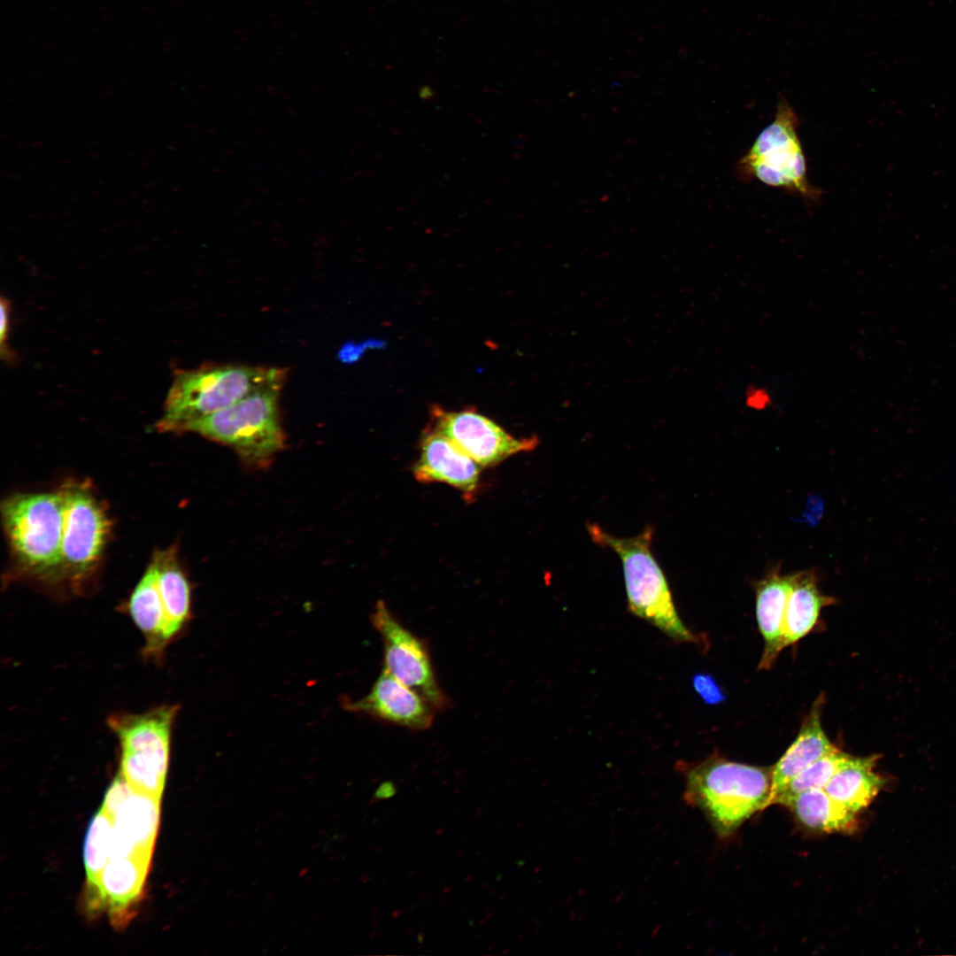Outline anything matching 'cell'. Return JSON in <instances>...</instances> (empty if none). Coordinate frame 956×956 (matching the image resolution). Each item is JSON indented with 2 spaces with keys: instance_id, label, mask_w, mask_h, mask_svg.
Here are the masks:
<instances>
[{
  "instance_id": "7402d4cb",
  "label": "cell",
  "mask_w": 956,
  "mask_h": 956,
  "mask_svg": "<svg viewBox=\"0 0 956 956\" xmlns=\"http://www.w3.org/2000/svg\"><path fill=\"white\" fill-rule=\"evenodd\" d=\"M112 830V818L100 809L91 820L86 833L83 858L89 910L96 899L102 872L110 860Z\"/></svg>"
},
{
  "instance_id": "484cf974",
  "label": "cell",
  "mask_w": 956,
  "mask_h": 956,
  "mask_svg": "<svg viewBox=\"0 0 956 956\" xmlns=\"http://www.w3.org/2000/svg\"><path fill=\"white\" fill-rule=\"evenodd\" d=\"M10 322V304L4 297H1V329H0V340H1V357L2 358L9 361L13 358L12 352L9 350L7 345V338L9 334Z\"/></svg>"
},
{
  "instance_id": "ac0fdd59",
  "label": "cell",
  "mask_w": 956,
  "mask_h": 956,
  "mask_svg": "<svg viewBox=\"0 0 956 956\" xmlns=\"http://www.w3.org/2000/svg\"><path fill=\"white\" fill-rule=\"evenodd\" d=\"M878 755L852 757L833 775L824 790L836 802L858 813L883 788L886 780L875 772Z\"/></svg>"
},
{
  "instance_id": "8fae6325",
  "label": "cell",
  "mask_w": 956,
  "mask_h": 956,
  "mask_svg": "<svg viewBox=\"0 0 956 956\" xmlns=\"http://www.w3.org/2000/svg\"><path fill=\"white\" fill-rule=\"evenodd\" d=\"M480 467L447 436L428 427L420 437V455L412 472L418 482L448 484L472 502L479 490Z\"/></svg>"
},
{
  "instance_id": "603a6c76",
  "label": "cell",
  "mask_w": 956,
  "mask_h": 956,
  "mask_svg": "<svg viewBox=\"0 0 956 956\" xmlns=\"http://www.w3.org/2000/svg\"><path fill=\"white\" fill-rule=\"evenodd\" d=\"M851 755L836 749L810 764L790 780L775 797L772 805L783 806L798 794L813 789H824L833 775L849 759Z\"/></svg>"
},
{
  "instance_id": "30bf717a",
  "label": "cell",
  "mask_w": 956,
  "mask_h": 956,
  "mask_svg": "<svg viewBox=\"0 0 956 956\" xmlns=\"http://www.w3.org/2000/svg\"><path fill=\"white\" fill-rule=\"evenodd\" d=\"M428 427L452 441L482 467H493L539 443L537 436L517 438L474 409L446 411L433 405Z\"/></svg>"
},
{
  "instance_id": "6da1fadb",
  "label": "cell",
  "mask_w": 956,
  "mask_h": 956,
  "mask_svg": "<svg viewBox=\"0 0 956 956\" xmlns=\"http://www.w3.org/2000/svg\"><path fill=\"white\" fill-rule=\"evenodd\" d=\"M286 377L284 368L238 364H209L178 370L156 428L160 432H187L194 422Z\"/></svg>"
},
{
  "instance_id": "e0dca14e",
  "label": "cell",
  "mask_w": 956,
  "mask_h": 956,
  "mask_svg": "<svg viewBox=\"0 0 956 956\" xmlns=\"http://www.w3.org/2000/svg\"><path fill=\"white\" fill-rule=\"evenodd\" d=\"M126 609L144 637L143 655L149 659H160L170 642L158 586L157 564L153 558L134 589Z\"/></svg>"
},
{
  "instance_id": "2e32d148",
  "label": "cell",
  "mask_w": 956,
  "mask_h": 956,
  "mask_svg": "<svg viewBox=\"0 0 956 956\" xmlns=\"http://www.w3.org/2000/svg\"><path fill=\"white\" fill-rule=\"evenodd\" d=\"M824 694L814 700L791 745L772 767V784L767 807L777 793L813 762L837 749L828 738L821 725Z\"/></svg>"
},
{
  "instance_id": "d4e9b609",
  "label": "cell",
  "mask_w": 956,
  "mask_h": 956,
  "mask_svg": "<svg viewBox=\"0 0 956 956\" xmlns=\"http://www.w3.org/2000/svg\"><path fill=\"white\" fill-rule=\"evenodd\" d=\"M692 682L696 691L706 703L715 704L721 700L720 688L709 675L698 674L694 675Z\"/></svg>"
},
{
  "instance_id": "9a60e30c",
  "label": "cell",
  "mask_w": 956,
  "mask_h": 956,
  "mask_svg": "<svg viewBox=\"0 0 956 956\" xmlns=\"http://www.w3.org/2000/svg\"><path fill=\"white\" fill-rule=\"evenodd\" d=\"M797 573L782 574L780 567L773 568L753 583L756 617L764 640L759 670L771 668L783 649V621L788 597Z\"/></svg>"
},
{
  "instance_id": "ba28073f",
  "label": "cell",
  "mask_w": 956,
  "mask_h": 956,
  "mask_svg": "<svg viewBox=\"0 0 956 956\" xmlns=\"http://www.w3.org/2000/svg\"><path fill=\"white\" fill-rule=\"evenodd\" d=\"M60 490L65 522L58 584L79 593L97 568L111 524L104 505L85 482L71 481Z\"/></svg>"
},
{
  "instance_id": "7a4b0ae2",
  "label": "cell",
  "mask_w": 956,
  "mask_h": 956,
  "mask_svg": "<svg viewBox=\"0 0 956 956\" xmlns=\"http://www.w3.org/2000/svg\"><path fill=\"white\" fill-rule=\"evenodd\" d=\"M684 774L686 802L700 808L721 836L730 835L752 814L767 807L772 767L712 756L686 767Z\"/></svg>"
},
{
  "instance_id": "5bb4252c",
  "label": "cell",
  "mask_w": 956,
  "mask_h": 956,
  "mask_svg": "<svg viewBox=\"0 0 956 956\" xmlns=\"http://www.w3.org/2000/svg\"><path fill=\"white\" fill-rule=\"evenodd\" d=\"M150 860L139 857L111 858L102 872L91 912L107 910L114 925L133 915L141 899Z\"/></svg>"
},
{
  "instance_id": "277c9868",
  "label": "cell",
  "mask_w": 956,
  "mask_h": 956,
  "mask_svg": "<svg viewBox=\"0 0 956 956\" xmlns=\"http://www.w3.org/2000/svg\"><path fill=\"white\" fill-rule=\"evenodd\" d=\"M1 512L18 569L42 583L58 584L65 522L61 490L13 495L3 502Z\"/></svg>"
},
{
  "instance_id": "ffe728a7",
  "label": "cell",
  "mask_w": 956,
  "mask_h": 956,
  "mask_svg": "<svg viewBox=\"0 0 956 956\" xmlns=\"http://www.w3.org/2000/svg\"><path fill=\"white\" fill-rule=\"evenodd\" d=\"M158 586L162 599L169 642L183 628L191 614L189 580L180 566L175 547L157 551Z\"/></svg>"
},
{
  "instance_id": "8992f818",
  "label": "cell",
  "mask_w": 956,
  "mask_h": 956,
  "mask_svg": "<svg viewBox=\"0 0 956 956\" xmlns=\"http://www.w3.org/2000/svg\"><path fill=\"white\" fill-rule=\"evenodd\" d=\"M178 710L176 705H162L142 713H113L107 719L120 746V774L134 790L162 795Z\"/></svg>"
},
{
  "instance_id": "cb8c5ba5",
  "label": "cell",
  "mask_w": 956,
  "mask_h": 956,
  "mask_svg": "<svg viewBox=\"0 0 956 956\" xmlns=\"http://www.w3.org/2000/svg\"><path fill=\"white\" fill-rule=\"evenodd\" d=\"M134 789L119 774L108 788L101 809L111 818Z\"/></svg>"
},
{
  "instance_id": "4fadbf2b",
  "label": "cell",
  "mask_w": 956,
  "mask_h": 956,
  "mask_svg": "<svg viewBox=\"0 0 956 956\" xmlns=\"http://www.w3.org/2000/svg\"><path fill=\"white\" fill-rule=\"evenodd\" d=\"M161 798L135 790L112 817L111 858L151 859L158 834Z\"/></svg>"
},
{
  "instance_id": "d6986e66",
  "label": "cell",
  "mask_w": 956,
  "mask_h": 956,
  "mask_svg": "<svg viewBox=\"0 0 956 956\" xmlns=\"http://www.w3.org/2000/svg\"><path fill=\"white\" fill-rule=\"evenodd\" d=\"M813 570L798 572L790 591L783 621V649L796 644L816 625L822 608L835 604L823 594Z\"/></svg>"
},
{
  "instance_id": "3957f363",
  "label": "cell",
  "mask_w": 956,
  "mask_h": 956,
  "mask_svg": "<svg viewBox=\"0 0 956 956\" xmlns=\"http://www.w3.org/2000/svg\"><path fill=\"white\" fill-rule=\"evenodd\" d=\"M587 530L596 544L610 549L619 556L629 611L674 641L698 643L699 636L681 620L667 580L652 553L653 527L647 525L631 537L613 536L596 523L588 524Z\"/></svg>"
},
{
  "instance_id": "4316f807",
  "label": "cell",
  "mask_w": 956,
  "mask_h": 956,
  "mask_svg": "<svg viewBox=\"0 0 956 956\" xmlns=\"http://www.w3.org/2000/svg\"><path fill=\"white\" fill-rule=\"evenodd\" d=\"M397 792V785L391 781H387L382 783L378 788L375 797L378 799H387L395 796Z\"/></svg>"
},
{
  "instance_id": "52a82bcc",
  "label": "cell",
  "mask_w": 956,
  "mask_h": 956,
  "mask_svg": "<svg viewBox=\"0 0 956 956\" xmlns=\"http://www.w3.org/2000/svg\"><path fill=\"white\" fill-rule=\"evenodd\" d=\"M798 118L789 102L778 100L773 120L758 135L739 160L737 172L744 180H757L767 186L818 200L821 189L807 177L805 154L798 135Z\"/></svg>"
},
{
  "instance_id": "7c38bea8",
  "label": "cell",
  "mask_w": 956,
  "mask_h": 956,
  "mask_svg": "<svg viewBox=\"0 0 956 956\" xmlns=\"http://www.w3.org/2000/svg\"><path fill=\"white\" fill-rule=\"evenodd\" d=\"M347 708L409 730L429 729L436 710L419 693L382 668L369 693Z\"/></svg>"
},
{
  "instance_id": "44dd1931",
  "label": "cell",
  "mask_w": 956,
  "mask_h": 956,
  "mask_svg": "<svg viewBox=\"0 0 956 956\" xmlns=\"http://www.w3.org/2000/svg\"><path fill=\"white\" fill-rule=\"evenodd\" d=\"M783 806L803 825L814 830L852 832L857 828V813L832 799L824 789L801 792Z\"/></svg>"
},
{
  "instance_id": "9c48e42d",
  "label": "cell",
  "mask_w": 956,
  "mask_h": 956,
  "mask_svg": "<svg viewBox=\"0 0 956 956\" xmlns=\"http://www.w3.org/2000/svg\"><path fill=\"white\" fill-rule=\"evenodd\" d=\"M372 623L383 644V667L422 696L436 712L450 699L438 683L425 639L414 635L393 614L383 600L377 601Z\"/></svg>"
},
{
  "instance_id": "5b68a950",
  "label": "cell",
  "mask_w": 956,
  "mask_h": 956,
  "mask_svg": "<svg viewBox=\"0 0 956 956\" xmlns=\"http://www.w3.org/2000/svg\"><path fill=\"white\" fill-rule=\"evenodd\" d=\"M284 382L259 388L234 405L194 422L187 432L232 448L250 466H267L285 446L279 410Z\"/></svg>"
}]
</instances>
